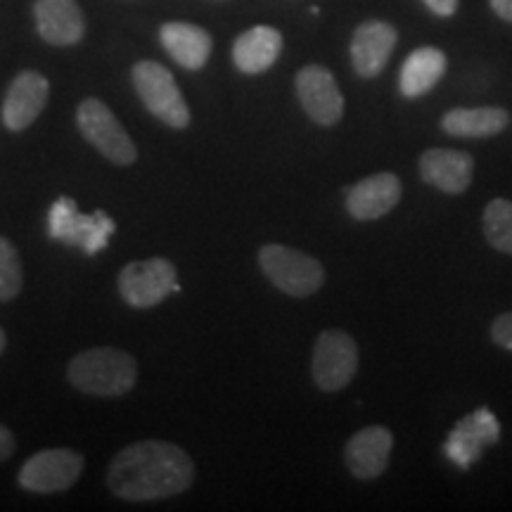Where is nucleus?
<instances>
[{"label": "nucleus", "mask_w": 512, "mask_h": 512, "mask_svg": "<svg viewBox=\"0 0 512 512\" xmlns=\"http://www.w3.org/2000/svg\"><path fill=\"white\" fill-rule=\"evenodd\" d=\"M489 5L498 17L512 24V0H489Z\"/></svg>", "instance_id": "nucleus-27"}, {"label": "nucleus", "mask_w": 512, "mask_h": 512, "mask_svg": "<svg viewBox=\"0 0 512 512\" xmlns=\"http://www.w3.org/2000/svg\"><path fill=\"white\" fill-rule=\"evenodd\" d=\"M195 482V465L181 446L171 441H136L117 453L107 472L112 494L131 503L159 501L188 491Z\"/></svg>", "instance_id": "nucleus-1"}, {"label": "nucleus", "mask_w": 512, "mask_h": 512, "mask_svg": "<svg viewBox=\"0 0 512 512\" xmlns=\"http://www.w3.org/2000/svg\"><path fill=\"white\" fill-rule=\"evenodd\" d=\"M50 95V83L38 72H22L10 83L3 100V124L10 131H24L38 119Z\"/></svg>", "instance_id": "nucleus-16"}, {"label": "nucleus", "mask_w": 512, "mask_h": 512, "mask_svg": "<svg viewBox=\"0 0 512 512\" xmlns=\"http://www.w3.org/2000/svg\"><path fill=\"white\" fill-rule=\"evenodd\" d=\"M403 195L399 176L380 171V174L366 176L347 190V211L356 221H377L387 216Z\"/></svg>", "instance_id": "nucleus-15"}, {"label": "nucleus", "mask_w": 512, "mask_h": 512, "mask_svg": "<svg viewBox=\"0 0 512 512\" xmlns=\"http://www.w3.org/2000/svg\"><path fill=\"white\" fill-rule=\"evenodd\" d=\"M259 266L280 292L290 297H311L325 283V268L311 254L285 245H266L259 249Z\"/></svg>", "instance_id": "nucleus-3"}, {"label": "nucleus", "mask_w": 512, "mask_h": 512, "mask_svg": "<svg viewBox=\"0 0 512 512\" xmlns=\"http://www.w3.org/2000/svg\"><path fill=\"white\" fill-rule=\"evenodd\" d=\"M5 344H8V337H5V330L0 328V354L5 351Z\"/></svg>", "instance_id": "nucleus-28"}, {"label": "nucleus", "mask_w": 512, "mask_h": 512, "mask_svg": "<svg viewBox=\"0 0 512 512\" xmlns=\"http://www.w3.org/2000/svg\"><path fill=\"white\" fill-rule=\"evenodd\" d=\"M15 453V437L5 425H0V463L8 460Z\"/></svg>", "instance_id": "nucleus-26"}, {"label": "nucleus", "mask_w": 512, "mask_h": 512, "mask_svg": "<svg viewBox=\"0 0 512 512\" xmlns=\"http://www.w3.org/2000/svg\"><path fill=\"white\" fill-rule=\"evenodd\" d=\"M283 53V34L275 27L247 29L233 43V62L242 74H264Z\"/></svg>", "instance_id": "nucleus-18"}, {"label": "nucleus", "mask_w": 512, "mask_h": 512, "mask_svg": "<svg viewBox=\"0 0 512 512\" xmlns=\"http://www.w3.org/2000/svg\"><path fill=\"white\" fill-rule=\"evenodd\" d=\"M425 8L437 17H453L458 12L460 0H422Z\"/></svg>", "instance_id": "nucleus-25"}, {"label": "nucleus", "mask_w": 512, "mask_h": 512, "mask_svg": "<svg viewBox=\"0 0 512 512\" xmlns=\"http://www.w3.org/2000/svg\"><path fill=\"white\" fill-rule=\"evenodd\" d=\"M399 34L389 22L382 19H368V22L358 24L354 36H351V64L354 72L361 79H375L387 67L389 57H392Z\"/></svg>", "instance_id": "nucleus-12"}, {"label": "nucleus", "mask_w": 512, "mask_h": 512, "mask_svg": "<svg viewBox=\"0 0 512 512\" xmlns=\"http://www.w3.org/2000/svg\"><path fill=\"white\" fill-rule=\"evenodd\" d=\"M83 465V456L72 448H46L22 465L17 482L31 494H60L76 484Z\"/></svg>", "instance_id": "nucleus-9"}, {"label": "nucleus", "mask_w": 512, "mask_h": 512, "mask_svg": "<svg viewBox=\"0 0 512 512\" xmlns=\"http://www.w3.org/2000/svg\"><path fill=\"white\" fill-rule=\"evenodd\" d=\"M24 273L17 247L0 235V302H10L22 292Z\"/></svg>", "instance_id": "nucleus-23"}, {"label": "nucleus", "mask_w": 512, "mask_h": 512, "mask_svg": "<svg viewBox=\"0 0 512 512\" xmlns=\"http://www.w3.org/2000/svg\"><path fill=\"white\" fill-rule=\"evenodd\" d=\"M501 439V425L498 418L489 408H479V411L465 415L453 425L451 434L446 441V456L453 463L467 470L479 456L484 453L486 446H494Z\"/></svg>", "instance_id": "nucleus-11"}, {"label": "nucleus", "mask_w": 512, "mask_h": 512, "mask_svg": "<svg viewBox=\"0 0 512 512\" xmlns=\"http://www.w3.org/2000/svg\"><path fill=\"white\" fill-rule=\"evenodd\" d=\"M491 339L505 351H512V311L501 313L494 323H491Z\"/></svg>", "instance_id": "nucleus-24"}, {"label": "nucleus", "mask_w": 512, "mask_h": 512, "mask_svg": "<svg viewBox=\"0 0 512 512\" xmlns=\"http://www.w3.org/2000/svg\"><path fill=\"white\" fill-rule=\"evenodd\" d=\"M69 382L83 394L121 396L138 380L136 358L114 347L86 349L69 361Z\"/></svg>", "instance_id": "nucleus-2"}, {"label": "nucleus", "mask_w": 512, "mask_h": 512, "mask_svg": "<svg viewBox=\"0 0 512 512\" xmlns=\"http://www.w3.org/2000/svg\"><path fill=\"white\" fill-rule=\"evenodd\" d=\"M48 233L53 240H60L64 245L79 247L86 254H98L107 247V242L114 235V221L105 211L95 214H81L76 209L74 200L60 197L50 207L48 214Z\"/></svg>", "instance_id": "nucleus-5"}, {"label": "nucleus", "mask_w": 512, "mask_h": 512, "mask_svg": "<svg viewBox=\"0 0 512 512\" xmlns=\"http://www.w3.org/2000/svg\"><path fill=\"white\" fill-rule=\"evenodd\" d=\"M446 74V55L439 48L425 46L413 50L403 62L399 74V91L403 98L415 100L432 91Z\"/></svg>", "instance_id": "nucleus-21"}, {"label": "nucleus", "mask_w": 512, "mask_h": 512, "mask_svg": "<svg viewBox=\"0 0 512 512\" xmlns=\"http://www.w3.org/2000/svg\"><path fill=\"white\" fill-rule=\"evenodd\" d=\"M358 370V347L344 330H323L316 337L311 356V375L320 392H342Z\"/></svg>", "instance_id": "nucleus-8"}, {"label": "nucleus", "mask_w": 512, "mask_h": 512, "mask_svg": "<svg viewBox=\"0 0 512 512\" xmlns=\"http://www.w3.org/2000/svg\"><path fill=\"white\" fill-rule=\"evenodd\" d=\"M394 434L384 425H370L358 430L344 446V463L361 482H370L384 475L392 458Z\"/></svg>", "instance_id": "nucleus-13"}, {"label": "nucleus", "mask_w": 512, "mask_h": 512, "mask_svg": "<svg viewBox=\"0 0 512 512\" xmlns=\"http://www.w3.org/2000/svg\"><path fill=\"white\" fill-rule=\"evenodd\" d=\"M510 124L503 107H458L441 117V131L453 138H494Z\"/></svg>", "instance_id": "nucleus-20"}, {"label": "nucleus", "mask_w": 512, "mask_h": 512, "mask_svg": "<svg viewBox=\"0 0 512 512\" xmlns=\"http://www.w3.org/2000/svg\"><path fill=\"white\" fill-rule=\"evenodd\" d=\"M38 34L50 46H76L86 34V19L76 0H36Z\"/></svg>", "instance_id": "nucleus-17"}, {"label": "nucleus", "mask_w": 512, "mask_h": 512, "mask_svg": "<svg viewBox=\"0 0 512 512\" xmlns=\"http://www.w3.org/2000/svg\"><path fill=\"white\" fill-rule=\"evenodd\" d=\"M133 86L145 110L171 128L190 124V110L174 74L164 64L143 60L133 67Z\"/></svg>", "instance_id": "nucleus-4"}, {"label": "nucleus", "mask_w": 512, "mask_h": 512, "mask_svg": "<svg viewBox=\"0 0 512 512\" xmlns=\"http://www.w3.org/2000/svg\"><path fill=\"white\" fill-rule=\"evenodd\" d=\"M76 124H79L81 136L91 143L102 157L110 159L112 164L128 166L138 159L136 143L119 124L110 107L98 98H86L76 110Z\"/></svg>", "instance_id": "nucleus-6"}, {"label": "nucleus", "mask_w": 512, "mask_h": 512, "mask_svg": "<svg viewBox=\"0 0 512 512\" xmlns=\"http://www.w3.org/2000/svg\"><path fill=\"white\" fill-rule=\"evenodd\" d=\"M297 98L302 102L306 117L318 126H335L344 117V95L339 91L335 76L320 64H306L294 76Z\"/></svg>", "instance_id": "nucleus-10"}, {"label": "nucleus", "mask_w": 512, "mask_h": 512, "mask_svg": "<svg viewBox=\"0 0 512 512\" xmlns=\"http://www.w3.org/2000/svg\"><path fill=\"white\" fill-rule=\"evenodd\" d=\"M484 238L496 252L512 256V200L496 197L486 204L484 216Z\"/></svg>", "instance_id": "nucleus-22"}, {"label": "nucleus", "mask_w": 512, "mask_h": 512, "mask_svg": "<svg viewBox=\"0 0 512 512\" xmlns=\"http://www.w3.org/2000/svg\"><path fill=\"white\" fill-rule=\"evenodd\" d=\"M418 171L422 181L432 188L446 192V195H463L475 176V159L463 150L432 147L420 155Z\"/></svg>", "instance_id": "nucleus-14"}, {"label": "nucleus", "mask_w": 512, "mask_h": 512, "mask_svg": "<svg viewBox=\"0 0 512 512\" xmlns=\"http://www.w3.org/2000/svg\"><path fill=\"white\" fill-rule=\"evenodd\" d=\"M159 41L166 53L174 57V62L190 72L202 69L214 48V41L207 31L190 22H166L159 29Z\"/></svg>", "instance_id": "nucleus-19"}, {"label": "nucleus", "mask_w": 512, "mask_h": 512, "mask_svg": "<svg viewBox=\"0 0 512 512\" xmlns=\"http://www.w3.org/2000/svg\"><path fill=\"white\" fill-rule=\"evenodd\" d=\"M119 294L133 309H152L162 304L169 294L181 292L176 266L162 256L145 261H131L119 273Z\"/></svg>", "instance_id": "nucleus-7"}]
</instances>
